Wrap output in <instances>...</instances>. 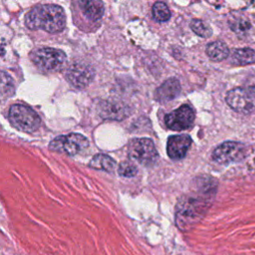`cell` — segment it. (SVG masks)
I'll list each match as a JSON object with an SVG mask.
<instances>
[{"label": "cell", "mask_w": 255, "mask_h": 255, "mask_svg": "<svg viewBox=\"0 0 255 255\" xmlns=\"http://www.w3.org/2000/svg\"><path fill=\"white\" fill-rule=\"evenodd\" d=\"M15 92V84L13 79L5 72H0V96L10 97Z\"/></svg>", "instance_id": "cell-18"}, {"label": "cell", "mask_w": 255, "mask_h": 255, "mask_svg": "<svg viewBox=\"0 0 255 255\" xmlns=\"http://www.w3.org/2000/svg\"><path fill=\"white\" fill-rule=\"evenodd\" d=\"M190 28L192 29L193 32H195V34H197L200 37L203 38H208L211 35V30L209 29V27L203 23V21L198 20V19H193L190 22Z\"/></svg>", "instance_id": "cell-20"}, {"label": "cell", "mask_w": 255, "mask_h": 255, "mask_svg": "<svg viewBox=\"0 0 255 255\" xmlns=\"http://www.w3.org/2000/svg\"><path fill=\"white\" fill-rule=\"evenodd\" d=\"M89 165L95 169L105 170L107 172H112L116 167V161L107 154H96L90 161Z\"/></svg>", "instance_id": "cell-16"}, {"label": "cell", "mask_w": 255, "mask_h": 255, "mask_svg": "<svg viewBox=\"0 0 255 255\" xmlns=\"http://www.w3.org/2000/svg\"><path fill=\"white\" fill-rule=\"evenodd\" d=\"M225 100L235 112L250 114L255 111V86L232 89L227 93Z\"/></svg>", "instance_id": "cell-5"}, {"label": "cell", "mask_w": 255, "mask_h": 255, "mask_svg": "<svg viewBox=\"0 0 255 255\" xmlns=\"http://www.w3.org/2000/svg\"><path fill=\"white\" fill-rule=\"evenodd\" d=\"M152 16L158 22H165L170 18V11L163 2H155L152 6Z\"/></svg>", "instance_id": "cell-19"}, {"label": "cell", "mask_w": 255, "mask_h": 255, "mask_svg": "<svg viewBox=\"0 0 255 255\" xmlns=\"http://www.w3.org/2000/svg\"><path fill=\"white\" fill-rule=\"evenodd\" d=\"M191 144V138L186 134L171 135L167 139L166 152L172 159L183 158Z\"/></svg>", "instance_id": "cell-11"}, {"label": "cell", "mask_w": 255, "mask_h": 255, "mask_svg": "<svg viewBox=\"0 0 255 255\" xmlns=\"http://www.w3.org/2000/svg\"><path fill=\"white\" fill-rule=\"evenodd\" d=\"M194 111L188 105H182L178 109L167 114L164 118L165 126L172 130H184L194 121Z\"/></svg>", "instance_id": "cell-9"}, {"label": "cell", "mask_w": 255, "mask_h": 255, "mask_svg": "<svg viewBox=\"0 0 255 255\" xmlns=\"http://www.w3.org/2000/svg\"><path fill=\"white\" fill-rule=\"evenodd\" d=\"M94 75L95 73L91 66L83 63H74L68 68L66 79L75 88L84 89L91 84Z\"/></svg>", "instance_id": "cell-10"}, {"label": "cell", "mask_w": 255, "mask_h": 255, "mask_svg": "<svg viewBox=\"0 0 255 255\" xmlns=\"http://www.w3.org/2000/svg\"><path fill=\"white\" fill-rule=\"evenodd\" d=\"M206 54L212 61H222L229 55V49L227 45L221 41H215L207 45Z\"/></svg>", "instance_id": "cell-15"}, {"label": "cell", "mask_w": 255, "mask_h": 255, "mask_svg": "<svg viewBox=\"0 0 255 255\" xmlns=\"http://www.w3.org/2000/svg\"><path fill=\"white\" fill-rule=\"evenodd\" d=\"M9 120L15 128L26 132L35 131L41 124V120L34 110L20 104L10 108Z\"/></svg>", "instance_id": "cell-4"}, {"label": "cell", "mask_w": 255, "mask_h": 255, "mask_svg": "<svg viewBox=\"0 0 255 255\" xmlns=\"http://www.w3.org/2000/svg\"><path fill=\"white\" fill-rule=\"evenodd\" d=\"M65 23L64 10L55 4L36 6L25 17V24L29 29H40L49 33L61 32L65 27Z\"/></svg>", "instance_id": "cell-2"}, {"label": "cell", "mask_w": 255, "mask_h": 255, "mask_svg": "<svg viewBox=\"0 0 255 255\" xmlns=\"http://www.w3.org/2000/svg\"><path fill=\"white\" fill-rule=\"evenodd\" d=\"M128 152L130 158L142 165L153 164L158 156L153 141L146 137L131 139L128 143Z\"/></svg>", "instance_id": "cell-6"}, {"label": "cell", "mask_w": 255, "mask_h": 255, "mask_svg": "<svg viewBox=\"0 0 255 255\" xmlns=\"http://www.w3.org/2000/svg\"><path fill=\"white\" fill-rule=\"evenodd\" d=\"M246 155V146L238 141H224L212 152V159L220 164L237 162Z\"/></svg>", "instance_id": "cell-8"}, {"label": "cell", "mask_w": 255, "mask_h": 255, "mask_svg": "<svg viewBox=\"0 0 255 255\" xmlns=\"http://www.w3.org/2000/svg\"><path fill=\"white\" fill-rule=\"evenodd\" d=\"M119 174L124 177H132L137 173L136 166L129 161H123L118 168Z\"/></svg>", "instance_id": "cell-21"}, {"label": "cell", "mask_w": 255, "mask_h": 255, "mask_svg": "<svg viewBox=\"0 0 255 255\" xmlns=\"http://www.w3.org/2000/svg\"><path fill=\"white\" fill-rule=\"evenodd\" d=\"M31 60L42 71L56 72L66 64L67 58L63 51L55 48H38L31 53Z\"/></svg>", "instance_id": "cell-3"}, {"label": "cell", "mask_w": 255, "mask_h": 255, "mask_svg": "<svg viewBox=\"0 0 255 255\" xmlns=\"http://www.w3.org/2000/svg\"><path fill=\"white\" fill-rule=\"evenodd\" d=\"M79 5L85 16L92 21L100 20L104 15L105 7L102 0H79Z\"/></svg>", "instance_id": "cell-14"}, {"label": "cell", "mask_w": 255, "mask_h": 255, "mask_svg": "<svg viewBox=\"0 0 255 255\" xmlns=\"http://www.w3.org/2000/svg\"><path fill=\"white\" fill-rule=\"evenodd\" d=\"M99 112L102 118L108 120L121 121L129 115V109L120 102H103L99 107Z\"/></svg>", "instance_id": "cell-12"}, {"label": "cell", "mask_w": 255, "mask_h": 255, "mask_svg": "<svg viewBox=\"0 0 255 255\" xmlns=\"http://www.w3.org/2000/svg\"><path fill=\"white\" fill-rule=\"evenodd\" d=\"M180 93L179 81L175 78L166 80L154 93V99L159 103H166L175 99Z\"/></svg>", "instance_id": "cell-13"}, {"label": "cell", "mask_w": 255, "mask_h": 255, "mask_svg": "<svg viewBox=\"0 0 255 255\" xmlns=\"http://www.w3.org/2000/svg\"><path fill=\"white\" fill-rule=\"evenodd\" d=\"M50 148L69 155H76L84 151L89 146L86 136L80 133H69L54 138L50 144Z\"/></svg>", "instance_id": "cell-7"}, {"label": "cell", "mask_w": 255, "mask_h": 255, "mask_svg": "<svg viewBox=\"0 0 255 255\" xmlns=\"http://www.w3.org/2000/svg\"><path fill=\"white\" fill-rule=\"evenodd\" d=\"M233 60L239 65H249L255 63V51L249 48L236 49L233 53Z\"/></svg>", "instance_id": "cell-17"}, {"label": "cell", "mask_w": 255, "mask_h": 255, "mask_svg": "<svg viewBox=\"0 0 255 255\" xmlns=\"http://www.w3.org/2000/svg\"><path fill=\"white\" fill-rule=\"evenodd\" d=\"M194 182L191 191L183 195L176 206L175 222L180 229L190 228L204 216L216 191V181L213 178H196Z\"/></svg>", "instance_id": "cell-1"}]
</instances>
